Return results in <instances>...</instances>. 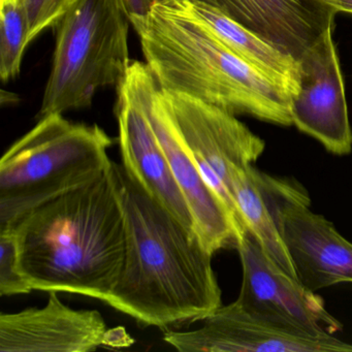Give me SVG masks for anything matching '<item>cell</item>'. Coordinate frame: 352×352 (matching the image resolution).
Wrapping results in <instances>:
<instances>
[{
  "mask_svg": "<svg viewBox=\"0 0 352 352\" xmlns=\"http://www.w3.org/2000/svg\"><path fill=\"white\" fill-rule=\"evenodd\" d=\"M10 230L20 271L34 290L65 292L106 302L126 253L119 164L18 218Z\"/></svg>",
  "mask_w": 352,
  "mask_h": 352,
  "instance_id": "cell-1",
  "label": "cell"
},
{
  "mask_svg": "<svg viewBox=\"0 0 352 352\" xmlns=\"http://www.w3.org/2000/svg\"><path fill=\"white\" fill-rule=\"evenodd\" d=\"M126 253L106 304L139 323L166 329L201 321L222 305L212 257L197 234L119 166Z\"/></svg>",
  "mask_w": 352,
  "mask_h": 352,
  "instance_id": "cell-2",
  "label": "cell"
},
{
  "mask_svg": "<svg viewBox=\"0 0 352 352\" xmlns=\"http://www.w3.org/2000/svg\"><path fill=\"white\" fill-rule=\"evenodd\" d=\"M131 23L162 89L234 115L292 124L285 90L226 48L181 0H158L147 16Z\"/></svg>",
  "mask_w": 352,
  "mask_h": 352,
  "instance_id": "cell-3",
  "label": "cell"
},
{
  "mask_svg": "<svg viewBox=\"0 0 352 352\" xmlns=\"http://www.w3.org/2000/svg\"><path fill=\"white\" fill-rule=\"evenodd\" d=\"M112 139L98 125L40 119L0 160V228L41 204L77 188L112 164Z\"/></svg>",
  "mask_w": 352,
  "mask_h": 352,
  "instance_id": "cell-4",
  "label": "cell"
},
{
  "mask_svg": "<svg viewBox=\"0 0 352 352\" xmlns=\"http://www.w3.org/2000/svg\"><path fill=\"white\" fill-rule=\"evenodd\" d=\"M129 24L120 0H78L57 24L38 120L88 108L98 89L123 83L131 65Z\"/></svg>",
  "mask_w": 352,
  "mask_h": 352,
  "instance_id": "cell-5",
  "label": "cell"
},
{
  "mask_svg": "<svg viewBox=\"0 0 352 352\" xmlns=\"http://www.w3.org/2000/svg\"><path fill=\"white\" fill-rule=\"evenodd\" d=\"M133 77L148 120L184 195L195 220V234L212 254L236 249L246 232L204 180L177 126L170 102L146 63L131 61Z\"/></svg>",
  "mask_w": 352,
  "mask_h": 352,
  "instance_id": "cell-6",
  "label": "cell"
},
{
  "mask_svg": "<svg viewBox=\"0 0 352 352\" xmlns=\"http://www.w3.org/2000/svg\"><path fill=\"white\" fill-rule=\"evenodd\" d=\"M164 91L201 177L247 232L232 195V178L236 170L257 162L265 151V141L228 111L185 94Z\"/></svg>",
  "mask_w": 352,
  "mask_h": 352,
  "instance_id": "cell-7",
  "label": "cell"
},
{
  "mask_svg": "<svg viewBox=\"0 0 352 352\" xmlns=\"http://www.w3.org/2000/svg\"><path fill=\"white\" fill-rule=\"evenodd\" d=\"M193 331H164V340L181 352H352L335 335H315L248 310L234 300L201 320Z\"/></svg>",
  "mask_w": 352,
  "mask_h": 352,
  "instance_id": "cell-8",
  "label": "cell"
},
{
  "mask_svg": "<svg viewBox=\"0 0 352 352\" xmlns=\"http://www.w3.org/2000/svg\"><path fill=\"white\" fill-rule=\"evenodd\" d=\"M335 22V21H333ZM331 22L298 59V90L290 96L292 124L336 155L352 151L345 84Z\"/></svg>",
  "mask_w": 352,
  "mask_h": 352,
  "instance_id": "cell-9",
  "label": "cell"
},
{
  "mask_svg": "<svg viewBox=\"0 0 352 352\" xmlns=\"http://www.w3.org/2000/svg\"><path fill=\"white\" fill-rule=\"evenodd\" d=\"M242 285L238 300L257 314L315 335H335L343 325L329 314L324 300L282 270L247 232L238 248Z\"/></svg>",
  "mask_w": 352,
  "mask_h": 352,
  "instance_id": "cell-10",
  "label": "cell"
},
{
  "mask_svg": "<svg viewBox=\"0 0 352 352\" xmlns=\"http://www.w3.org/2000/svg\"><path fill=\"white\" fill-rule=\"evenodd\" d=\"M310 197L300 185L283 197L278 228L298 281L312 292L352 283V243L322 215L310 210Z\"/></svg>",
  "mask_w": 352,
  "mask_h": 352,
  "instance_id": "cell-11",
  "label": "cell"
},
{
  "mask_svg": "<svg viewBox=\"0 0 352 352\" xmlns=\"http://www.w3.org/2000/svg\"><path fill=\"white\" fill-rule=\"evenodd\" d=\"M117 92L118 142L123 170L149 197L197 234L188 204L148 120L129 71Z\"/></svg>",
  "mask_w": 352,
  "mask_h": 352,
  "instance_id": "cell-12",
  "label": "cell"
},
{
  "mask_svg": "<svg viewBox=\"0 0 352 352\" xmlns=\"http://www.w3.org/2000/svg\"><path fill=\"white\" fill-rule=\"evenodd\" d=\"M49 292L43 308L0 314V352H90L108 345L106 321L96 310H76Z\"/></svg>",
  "mask_w": 352,
  "mask_h": 352,
  "instance_id": "cell-13",
  "label": "cell"
},
{
  "mask_svg": "<svg viewBox=\"0 0 352 352\" xmlns=\"http://www.w3.org/2000/svg\"><path fill=\"white\" fill-rule=\"evenodd\" d=\"M298 60L337 15L318 0H195Z\"/></svg>",
  "mask_w": 352,
  "mask_h": 352,
  "instance_id": "cell-14",
  "label": "cell"
},
{
  "mask_svg": "<svg viewBox=\"0 0 352 352\" xmlns=\"http://www.w3.org/2000/svg\"><path fill=\"white\" fill-rule=\"evenodd\" d=\"M296 184L259 172L253 166L236 170L232 178V195L247 232L282 270L294 278L296 271L278 228L276 212Z\"/></svg>",
  "mask_w": 352,
  "mask_h": 352,
  "instance_id": "cell-15",
  "label": "cell"
},
{
  "mask_svg": "<svg viewBox=\"0 0 352 352\" xmlns=\"http://www.w3.org/2000/svg\"><path fill=\"white\" fill-rule=\"evenodd\" d=\"M185 8L226 48L265 74L292 96L298 90V61L282 52L218 10L195 1L181 0Z\"/></svg>",
  "mask_w": 352,
  "mask_h": 352,
  "instance_id": "cell-16",
  "label": "cell"
},
{
  "mask_svg": "<svg viewBox=\"0 0 352 352\" xmlns=\"http://www.w3.org/2000/svg\"><path fill=\"white\" fill-rule=\"evenodd\" d=\"M0 5V78L8 82L19 75L30 45L28 23L19 0Z\"/></svg>",
  "mask_w": 352,
  "mask_h": 352,
  "instance_id": "cell-17",
  "label": "cell"
},
{
  "mask_svg": "<svg viewBox=\"0 0 352 352\" xmlns=\"http://www.w3.org/2000/svg\"><path fill=\"white\" fill-rule=\"evenodd\" d=\"M32 290L20 271L15 236L10 230H0V294L17 296Z\"/></svg>",
  "mask_w": 352,
  "mask_h": 352,
  "instance_id": "cell-18",
  "label": "cell"
},
{
  "mask_svg": "<svg viewBox=\"0 0 352 352\" xmlns=\"http://www.w3.org/2000/svg\"><path fill=\"white\" fill-rule=\"evenodd\" d=\"M78 0H19L28 23V41L56 26Z\"/></svg>",
  "mask_w": 352,
  "mask_h": 352,
  "instance_id": "cell-19",
  "label": "cell"
},
{
  "mask_svg": "<svg viewBox=\"0 0 352 352\" xmlns=\"http://www.w3.org/2000/svg\"><path fill=\"white\" fill-rule=\"evenodd\" d=\"M158 0H120L121 5L129 20L133 18H142L151 12Z\"/></svg>",
  "mask_w": 352,
  "mask_h": 352,
  "instance_id": "cell-20",
  "label": "cell"
},
{
  "mask_svg": "<svg viewBox=\"0 0 352 352\" xmlns=\"http://www.w3.org/2000/svg\"><path fill=\"white\" fill-rule=\"evenodd\" d=\"M319 3L333 10L336 13L352 14V0H318Z\"/></svg>",
  "mask_w": 352,
  "mask_h": 352,
  "instance_id": "cell-21",
  "label": "cell"
},
{
  "mask_svg": "<svg viewBox=\"0 0 352 352\" xmlns=\"http://www.w3.org/2000/svg\"><path fill=\"white\" fill-rule=\"evenodd\" d=\"M10 1H17V0H0V3H10Z\"/></svg>",
  "mask_w": 352,
  "mask_h": 352,
  "instance_id": "cell-22",
  "label": "cell"
}]
</instances>
